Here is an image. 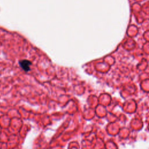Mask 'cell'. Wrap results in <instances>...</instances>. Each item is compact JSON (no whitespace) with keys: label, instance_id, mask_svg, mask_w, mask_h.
Wrapping results in <instances>:
<instances>
[{"label":"cell","instance_id":"obj_1","mask_svg":"<svg viewBox=\"0 0 149 149\" xmlns=\"http://www.w3.org/2000/svg\"><path fill=\"white\" fill-rule=\"evenodd\" d=\"M19 64L23 70L25 72H28L30 70L31 62L28 59H22L19 61Z\"/></svg>","mask_w":149,"mask_h":149}]
</instances>
